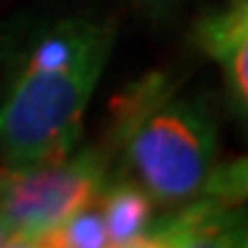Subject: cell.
<instances>
[{
  "mask_svg": "<svg viewBox=\"0 0 248 248\" xmlns=\"http://www.w3.org/2000/svg\"><path fill=\"white\" fill-rule=\"evenodd\" d=\"M111 177L134 180L155 205L175 208L202 193L218 162V117L208 92L172 71H147L109 104Z\"/></svg>",
  "mask_w": 248,
  "mask_h": 248,
  "instance_id": "obj_2",
  "label": "cell"
},
{
  "mask_svg": "<svg viewBox=\"0 0 248 248\" xmlns=\"http://www.w3.org/2000/svg\"><path fill=\"white\" fill-rule=\"evenodd\" d=\"M200 195L231 202V205L248 202V157L216 162L205 180V185H202Z\"/></svg>",
  "mask_w": 248,
  "mask_h": 248,
  "instance_id": "obj_8",
  "label": "cell"
},
{
  "mask_svg": "<svg viewBox=\"0 0 248 248\" xmlns=\"http://www.w3.org/2000/svg\"><path fill=\"white\" fill-rule=\"evenodd\" d=\"M218 63L223 66L228 104L235 117L248 127V38L225 53Z\"/></svg>",
  "mask_w": 248,
  "mask_h": 248,
  "instance_id": "obj_9",
  "label": "cell"
},
{
  "mask_svg": "<svg viewBox=\"0 0 248 248\" xmlns=\"http://www.w3.org/2000/svg\"><path fill=\"white\" fill-rule=\"evenodd\" d=\"M111 48L114 26L92 16L59 18L26 43L0 101V167H33L78 147Z\"/></svg>",
  "mask_w": 248,
  "mask_h": 248,
  "instance_id": "obj_1",
  "label": "cell"
},
{
  "mask_svg": "<svg viewBox=\"0 0 248 248\" xmlns=\"http://www.w3.org/2000/svg\"><path fill=\"white\" fill-rule=\"evenodd\" d=\"M109 180L111 162L99 144L20 170L0 167V213L10 228V246H38L56 225L94 205Z\"/></svg>",
  "mask_w": 248,
  "mask_h": 248,
  "instance_id": "obj_3",
  "label": "cell"
},
{
  "mask_svg": "<svg viewBox=\"0 0 248 248\" xmlns=\"http://www.w3.org/2000/svg\"><path fill=\"white\" fill-rule=\"evenodd\" d=\"M248 246V213L243 205H231L208 195L155 216L142 248H218Z\"/></svg>",
  "mask_w": 248,
  "mask_h": 248,
  "instance_id": "obj_4",
  "label": "cell"
},
{
  "mask_svg": "<svg viewBox=\"0 0 248 248\" xmlns=\"http://www.w3.org/2000/svg\"><path fill=\"white\" fill-rule=\"evenodd\" d=\"M96 208L104 218L109 246L140 248L155 218V200L127 177H111L104 193L99 195Z\"/></svg>",
  "mask_w": 248,
  "mask_h": 248,
  "instance_id": "obj_5",
  "label": "cell"
},
{
  "mask_svg": "<svg viewBox=\"0 0 248 248\" xmlns=\"http://www.w3.org/2000/svg\"><path fill=\"white\" fill-rule=\"evenodd\" d=\"M248 38V0H231L225 8L205 13L193 28V43L213 61Z\"/></svg>",
  "mask_w": 248,
  "mask_h": 248,
  "instance_id": "obj_6",
  "label": "cell"
},
{
  "mask_svg": "<svg viewBox=\"0 0 248 248\" xmlns=\"http://www.w3.org/2000/svg\"><path fill=\"white\" fill-rule=\"evenodd\" d=\"M38 246H43V248H101V246H109L107 225H104V218H101L96 202L74 213L61 225H56L51 233H46L38 241Z\"/></svg>",
  "mask_w": 248,
  "mask_h": 248,
  "instance_id": "obj_7",
  "label": "cell"
},
{
  "mask_svg": "<svg viewBox=\"0 0 248 248\" xmlns=\"http://www.w3.org/2000/svg\"><path fill=\"white\" fill-rule=\"evenodd\" d=\"M0 246H10V228L3 218V213H0Z\"/></svg>",
  "mask_w": 248,
  "mask_h": 248,
  "instance_id": "obj_10",
  "label": "cell"
}]
</instances>
